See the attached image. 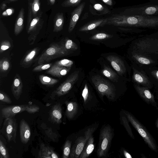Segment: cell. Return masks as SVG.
Segmentation results:
<instances>
[{
	"mask_svg": "<svg viewBox=\"0 0 158 158\" xmlns=\"http://www.w3.org/2000/svg\"><path fill=\"white\" fill-rule=\"evenodd\" d=\"M64 23L63 14L58 13L56 14L53 20V30L54 32H58L63 29Z\"/></svg>",
	"mask_w": 158,
	"mask_h": 158,
	"instance_id": "cell-26",
	"label": "cell"
},
{
	"mask_svg": "<svg viewBox=\"0 0 158 158\" xmlns=\"http://www.w3.org/2000/svg\"><path fill=\"white\" fill-rule=\"evenodd\" d=\"M103 25L153 28L158 26V17L115 15L105 19Z\"/></svg>",
	"mask_w": 158,
	"mask_h": 158,
	"instance_id": "cell-1",
	"label": "cell"
},
{
	"mask_svg": "<svg viewBox=\"0 0 158 158\" xmlns=\"http://www.w3.org/2000/svg\"><path fill=\"white\" fill-rule=\"evenodd\" d=\"M0 100L1 101L7 103H11L12 101L10 98L4 92L0 91Z\"/></svg>",
	"mask_w": 158,
	"mask_h": 158,
	"instance_id": "cell-44",
	"label": "cell"
},
{
	"mask_svg": "<svg viewBox=\"0 0 158 158\" xmlns=\"http://www.w3.org/2000/svg\"><path fill=\"white\" fill-rule=\"evenodd\" d=\"M30 0H29V1H30Z\"/></svg>",
	"mask_w": 158,
	"mask_h": 158,
	"instance_id": "cell-56",
	"label": "cell"
},
{
	"mask_svg": "<svg viewBox=\"0 0 158 158\" xmlns=\"http://www.w3.org/2000/svg\"><path fill=\"white\" fill-rule=\"evenodd\" d=\"M9 2L5 1L3 2L0 5V12L5 9L7 7V3Z\"/></svg>",
	"mask_w": 158,
	"mask_h": 158,
	"instance_id": "cell-48",
	"label": "cell"
},
{
	"mask_svg": "<svg viewBox=\"0 0 158 158\" xmlns=\"http://www.w3.org/2000/svg\"><path fill=\"white\" fill-rule=\"evenodd\" d=\"M158 11V6H152L147 7L144 10L145 14L152 15Z\"/></svg>",
	"mask_w": 158,
	"mask_h": 158,
	"instance_id": "cell-43",
	"label": "cell"
},
{
	"mask_svg": "<svg viewBox=\"0 0 158 158\" xmlns=\"http://www.w3.org/2000/svg\"><path fill=\"white\" fill-rule=\"evenodd\" d=\"M24 9L22 8L17 17L15 24L14 32L16 35L20 34L23 30L24 27Z\"/></svg>",
	"mask_w": 158,
	"mask_h": 158,
	"instance_id": "cell-22",
	"label": "cell"
},
{
	"mask_svg": "<svg viewBox=\"0 0 158 158\" xmlns=\"http://www.w3.org/2000/svg\"><path fill=\"white\" fill-rule=\"evenodd\" d=\"M156 101L157 104V109L158 110V92H157L156 94Z\"/></svg>",
	"mask_w": 158,
	"mask_h": 158,
	"instance_id": "cell-52",
	"label": "cell"
},
{
	"mask_svg": "<svg viewBox=\"0 0 158 158\" xmlns=\"http://www.w3.org/2000/svg\"><path fill=\"white\" fill-rule=\"evenodd\" d=\"M96 129L94 127L89 128L85 132L84 136L79 137L77 139L71 148L69 158H79L86 142Z\"/></svg>",
	"mask_w": 158,
	"mask_h": 158,
	"instance_id": "cell-7",
	"label": "cell"
},
{
	"mask_svg": "<svg viewBox=\"0 0 158 158\" xmlns=\"http://www.w3.org/2000/svg\"><path fill=\"white\" fill-rule=\"evenodd\" d=\"M8 0L9 1H11V2H14V1H17L18 0Z\"/></svg>",
	"mask_w": 158,
	"mask_h": 158,
	"instance_id": "cell-55",
	"label": "cell"
},
{
	"mask_svg": "<svg viewBox=\"0 0 158 158\" xmlns=\"http://www.w3.org/2000/svg\"><path fill=\"white\" fill-rule=\"evenodd\" d=\"M104 3L109 6H112L113 4L112 0H101Z\"/></svg>",
	"mask_w": 158,
	"mask_h": 158,
	"instance_id": "cell-51",
	"label": "cell"
},
{
	"mask_svg": "<svg viewBox=\"0 0 158 158\" xmlns=\"http://www.w3.org/2000/svg\"><path fill=\"white\" fill-rule=\"evenodd\" d=\"M112 35L108 34L103 33H100L96 34L90 38V39L92 40H101L111 38Z\"/></svg>",
	"mask_w": 158,
	"mask_h": 158,
	"instance_id": "cell-37",
	"label": "cell"
},
{
	"mask_svg": "<svg viewBox=\"0 0 158 158\" xmlns=\"http://www.w3.org/2000/svg\"><path fill=\"white\" fill-rule=\"evenodd\" d=\"M64 49L68 54L78 49L77 45L72 40L66 38L61 44Z\"/></svg>",
	"mask_w": 158,
	"mask_h": 158,
	"instance_id": "cell-28",
	"label": "cell"
},
{
	"mask_svg": "<svg viewBox=\"0 0 158 158\" xmlns=\"http://www.w3.org/2000/svg\"><path fill=\"white\" fill-rule=\"evenodd\" d=\"M14 11V10L12 8H8L4 11L2 14L0 15L1 18H2V17L10 15L13 14Z\"/></svg>",
	"mask_w": 158,
	"mask_h": 158,
	"instance_id": "cell-47",
	"label": "cell"
},
{
	"mask_svg": "<svg viewBox=\"0 0 158 158\" xmlns=\"http://www.w3.org/2000/svg\"><path fill=\"white\" fill-rule=\"evenodd\" d=\"M23 84L20 76L16 74L15 76L11 85V91L14 97L18 100L22 93Z\"/></svg>",
	"mask_w": 158,
	"mask_h": 158,
	"instance_id": "cell-18",
	"label": "cell"
},
{
	"mask_svg": "<svg viewBox=\"0 0 158 158\" xmlns=\"http://www.w3.org/2000/svg\"><path fill=\"white\" fill-rule=\"evenodd\" d=\"M71 142L69 140H67L65 143L63 148V158H69L71 152Z\"/></svg>",
	"mask_w": 158,
	"mask_h": 158,
	"instance_id": "cell-33",
	"label": "cell"
},
{
	"mask_svg": "<svg viewBox=\"0 0 158 158\" xmlns=\"http://www.w3.org/2000/svg\"><path fill=\"white\" fill-rule=\"evenodd\" d=\"M123 112L129 122L142 137L148 147L152 151L157 152L158 146L146 128L131 113L123 110Z\"/></svg>",
	"mask_w": 158,
	"mask_h": 158,
	"instance_id": "cell-2",
	"label": "cell"
},
{
	"mask_svg": "<svg viewBox=\"0 0 158 158\" xmlns=\"http://www.w3.org/2000/svg\"><path fill=\"white\" fill-rule=\"evenodd\" d=\"M10 63L7 59L3 58L0 60V70L1 72L7 71L10 67Z\"/></svg>",
	"mask_w": 158,
	"mask_h": 158,
	"instance_id": "cell-36",
	"label": "cell"
},
{
	"mask_svg": "<svg viewBox=\"0 0 158 158\" xmlns=\"http://www.w3.org/2000/svg\"><path fill=\"white\" fill-rule=\"evenodd\" d=\"M120 120L123 126L128 135L132 139H135L134 136L129 124V122L124 113L123 114L121 115Z\"/></svg>",
	"mask_w": 158,
	"mask_h": 158,
	"instance_id": "cell-32",
	"label": "cell"
},
{
	"mask_svg": "<svg viewBox=\"0 0 158 158\" xmlns=\"http://www.w3.org/2000/svg\"><path fill=\"white\" fill-rule=\"evenodd\" d=\"M19 133L22 143H27L30 138L31 131L29 125L24 119H22L20 123Z\"/></svg>",
	"mask_w": 158,
	"mask_h": 158,
	"instance_id": "cell-16",
	"label": "cell"
},
{
	"mask_svg": "<svg viewBox=\"0 0 158 158\" xmlns=\"http://www.w3.org/2000/svg\"><path fill=\"white\" fill-rule=\"evenodd\" d=\"M66 105L65 115L70 119H73L77 114L78 110L77 103L75 102L66 101Z\"/></svg>",
	"mask_w": 158,
	"mask_h": 158,
	"instance_id": "cell-24",
	"label": "cell"
},
{
	"mask_svg": "<svg viewBox=\"0 0 158 158\" xmlns=\"http://www.w3.org/2000/svg\"><path fill=\"white\" fill-rule=\"evenodd\" d=\"M123 153L124 156L126 158H132V157L131 154L125 149L123 150Z\"/></svg>",
	"mask_w": 158,
	"mask_h": 158,
	"instance_id": "cell-49",
	"label": "cell"
},
{
	"mask_svg": "<svg viewBox=\"0 0 158 158\" xmlns=\"http://www.w3.org/2000/svg\"><path fill=\"white\" fill-rule=\"evenodd\" d=\"M11 45L10 42L7 40L1 42L0 45V53H2L10 48Z\"/></svg>",
	"mask_w": 158,
	"mask_h": 158,
	"instance_id": "cell-40",
	"label": "cell"
},
{
	"mask_svg": "<svg viewBox=\"0 0 158 158\" xmlns=\"http://www.w3.org/2000/svg\"><path fill=\"white\" fill-rule=\"evenodd\" d=\"M28 11L30 12L33 18L37 17L41 12L40 11V0L29 1Z\"/></svg>",
	"mask_w": 158,
	"mask_h": 158,
	"instance_id": "cell-25",
	"label": "cell"
},
{
	"mask_svg": "<svg viewBox=\"0 0 158 158\" xmlns=\"http://www.w3.org/2000/svg\"><path fill=\"white\" fill-rule=\"evenodd\" d=\"M91 80L96 89L101 96H105L110 100L114 99L116 90L112 84L98 75L93 76Z\"/></svg>",
	"mask_w": 158,
	"mask_h": 158,
	"instance_id": "cell-5",
	"label": "cell"
},
{
	"mask_svg": "<svg viewBox=\"0 0 158 158\" xmlns=\"http://www.w3.org/2000/svg\"><path fill=\"white\" fill-rule=\"evenodd\" d=\"M132 57L136 62L143 64L149 65L155 62L154 60L148 56L135 52H133Z\"/></svg>",
	"mask_w": 158,
	"mask_h": 158,
	"instance_id": "cell-27",
	"label": "cell"
},
{
	"mask_svg": "<svg viewBox=\"0 0 158 158\" xmlns=\"http://www.w3.org/2000/svg\"><path fill=\"white\" fill-rule=\"evenodd\" d=\"M133 52L148 56L158 55V40L146 38L139 40L134 44Z\"/></svg>",
	"mask_w": 158,
	"mask_h": 158,
	"instance_id": "cell-3",
	"label": "cell"
},
{
	"mask_svg": "<svg viewBox=\"0 0 158 158\" xmlns=\"http://www.w3.org/2000/svg\"><path fill=\"white\" fill-rule=\"evenodd\" d=\"M134 88L140 97L147 104L151 105L157 109V106L154 96L147 87L135 84Z\"/></svg>",
	"mask_w": 158,
	"mask_h": 158,
	"instance_id": "cell-10",
	"label": "cell"
},
{
	"mask_svg": "<svg viewBox=\"0 0 158 158\" xmlns=\"http://www.w3.org/2000/svg\"><path fill=\"white\" fill-rule=\"evenodd\" d=\"M85 5V3L84 2L81 3L72 13L68 28L69 32H71L74 28L83 10Z\"/></svg>",
	"mask_w": 158,
	"mask_h": 158,
	"instance_id": "cell-17",
	"label": "cell"
},
{
	"mask_svg": "<svg viewBox=\"0 0 158 158\" xmlns=\"http://www.w3.org/2000/svg\"><path fill=\"white\" fill-rule=\"evenodd\" d=\"M62 108L60 103H56L51 108L49 112V119L55 124H59L62 122Z\"/></svg>",
	"mask_w": 158,
	"mask_h": 158,
	"instance_id": "cell-14",
	"label": "cell"
},
{
	"mask_svg": "<svg viewBox=\"0 0 158 158\" xmlns=\"http://www.w3.org/2000/svg\"><path fill=\"white\" fill-rule=\"evenodd\" d=\"M39 107L35 104L27 105L26 111L29 113L32 114L39 111Z\"/></svg>",
	"mask_w": 158,
	"mask_h": 158,
	"instance_id": "cell-42",
	"label": "cell"
},
{
	"mask_svg": "<svg viewBox=\"0 0 158 158\" xmlns=\"http://www.w3.org/2000/svg\"><path fill=\"white\" fill-rule=\"evenodd\" d=\"M52 65V63L45 64H40L34 68L33 72H40L49 69Z\"/></svg>",
	"mask_w": 158,
	"mask_h": 158,
	"instance_id": "cell-39",
	"label": "cell"
},
{
	"mask_svg": "<svg viewBox=\"0 0 158 158\" xmlns=\"http://www.w3.org/2000/svg\"><path fill=\"white\" fill-rule=\"evenodd\" d=\"M0 158H10L7 149L1 139L0 140Z\"/></svg>",
	"mask_w": 158,
	"mask_h": 158,
	"instance_id": "cell-34",
	"label": "cell"
},
{
	"mask_svg": "<svg viewBox=\"0 0 158 158\" xmlns=\"http://www.w3.org/2000/svg\"><path fill=\"white\" fill-rule=\"evenodd\" d=\"M27 106L21 105L5 107L1 109L2 116L5 118L14 117L16 114L26 111Z\"/></svg>",
	"mask_w": 158,
	"mask_h": 158,
	"instance_id": "cell-11",
	"label": "cell"
},
{
	"mask_svg": "<svg viewBox=\"0 0 158 158\" xmlns=\"http://www.w3.org/2000/svg\"><path fill=\"white\" fill-rule=\"evenodd\" d=\"M17 127L16 120L14 117L5 118L1 131L8 141L16 143Z\"/></svg>",
	"mask_w": 158,
	"mask_h": 158,
	"instance_id": "cell-8",
	"label": "cell"
},
{
	"mask_svg": "<svg viewBox=\"0 0 158 158\" xmlns=\"http://www.w3.org/2000/svg\"><path fill=\"white\" fill-rule=\"evenodd\" d=\"M29 0H28V1H29Z\"/></svg>",
	"mask_w": 158,
	"mask_h": 158,
	"instance_id": "cell-57",
	"label": "cell"
},
{
	"mask_svg": "<svg viewBox=\"0 0 158 158\" xmlns=\"http://www.w3.org/2000/svg\"><path fill=\"white\" fill-rule=\"evenodd\" d=\"M94 8L96 10L104 14L107 13L109 10L105 8L102 5L99 3H96L93 6Z\"/></svg>",
	"mask_w": 158,
	"mask_h": 158,
	"instance_id": "cell-41",
	"label": "cell"
},
{
	"mask_svg": "<svg viewBox=\"0 0 158 158\" xmlns=\"http://www.w3.org/2000/svg\"><path fill=\"white\" fill-rule=\"evenodd\" d=\"M155 125L158 131V118H157L156 121Z\"/></svg>",
	"mask_w": 158,
	"mask_h": 158,
	"instance_id": "cell-53",
	"label": "cell"
},
{
	"mask_svg": "<svg viewBox=\"0 0 158 158\" xmlns=\"http://www.w3.org/2000/svg\"><path fill=\"white\" fill-rule=\"evenodd\" d=\"M79 76L78 71H75L73 73L55 90L56 94L60 96L67 94L78 80Z\"/></svg>",
	"mask_w": 158,
	"mask_h": 158,
	"instance_id": "cell-9",
	"label": "cell"
},
{
	"mask_svg": "<svg viewBox=\"0 0 158 158\" xmlns=\"http://www.w3.org/2000/svg\"><path fill=\"white\" fill-rule=\"evenodd\" d=\"M94 139L92 135L86 142L80 155L79 158H88L94 151Z\"/></svg>",
	"mask_w": 158,
	"mask_h": 158,
	"instance_id": "cell-23",
	"label": "cell"
},
{
	"mask_svg": "<svg viewBox=\"0 0 158 158\" xmlns=\"http://www.w3.org/2000/svg\"><path fill=\"white\" fill-rule=\"evenodd\" d=\"M113 131L109 125L101 129L99 135V141L97 150V155L99 157L107 156L113 137Z\"/></svg>",
	"mask_w": 158,
	"mask_h": 158,
	"instance_id": "cell-4",
	"label": "cell"
},
{
	"mask_svg": "<svg viewBox=\"0 0 158 158\" xmlns=\"http://www.w3.org/2000/svg\"><path fill=\"white\" fill-rule=\"evenodd\" d=\"M71 68L60 66L54 64L46 72V73L53 76L61 77L66 75L70 70Z\"/></svg>",
	"mask_w": 158,
	"mask_h": 158,
	"instance_id": "cell-19",
	"label": "cell"
},
{
	"mask_svg": "<svg viewBox=\"0 0 158 158\" xmlns=\"http://www.w3.org/2000/svg\"><path fill=\"white\" fill-rule=\"evenodd\" d=\"M39 51L38 48H34L30 51L21 60L20 62L21 66L25 68L29 67L32 63Z\"/></svg>",
	"mask_w": 158,
	"mask_h": 158,
	"instance_id": "cell-21",
	"label": "cell"
},
{
	"mask_svg": "<svg viewBox=\"0 0 158 158\" xmlns=\"http://www.w3.org/2000/svg\"><path fill=\"white\" fill-rule=\"evenodd\" d=\"M50 3L51 5H53L54 4L55 2V0H49Z\"/></svg>",
	"mask_w": 158,
	"mask_h": 158,
	"instance_id": "cell-54",
	"label": "cell"
},
{
	"mask_svg": "<svg viewBox=\"0 0 158 158\" xmlns=\"http://www.w3.org/2000/svg\"><path fill=\"white\" fill-rule=\"evenodd\" d=\"M42 12L36 17L33 18L29 23L27 25L26 30L28 34L37 35L38 31L41 28L44 23L42 19Z\"/></svg>",
	"mask_w": 158,
	"mask_h": 158,
	"instance_id": "cell-12",
	"label": "cell"
},
{
	"mask_svg": "<svg viewBox=\"0 0 158 158\" xmlns=\"http://www.w3.org/2000/svg\"><path fill=\"white\" fill-rule=\"evenodd\" d=\"M89 90L87 85L86 84L82 91V96L83 97L84 102L86 103L89 97Z\"/></svg>",
	"mask_w": 158,
	"mask_h": 158,
	"instance_id": "cell-45",
	"label": "cell"
},
{
	"mask_svg": "<svg viewBox=\"0 0 158 158\" xmlns=\"http://www.w3.org/2000/svg\"><path fill=\"white\" fill-rule=\"evenodd\" d=\"M133 81L136 84L151 89L152 85L148 78L141 72L134 69L132 77Z\"/></svg>",
	"mask_w": 158,
	"mask_h": 158,
	"instance_id": "cell-15",
	"label": "cell"
},
{
	"mask_svg": "<svg viewBox=\"0 0 158 158\" xmlns=\"http://www.w3.org/2000/svg\"><path fill=\"white\" fill-rule=\"evenodd\" d=\"M39 79L40 83L47 86H52L57 83L59 80L51 77L42 74L39 76Z\"/></svg>",
	"mask_w": 158,
	"mask_h": 158,
	"instance_id": "cell-31",
	"label": "cell"
},
{
	"mask_svg": "<svg viewBox=\"0 0 158 158\" xmlns=\"http://www.w3.org/2000/svg\"><path fill=\"white\" fill-rule=\"evenodd\" d=\"M152 75L158 80V70H154L151 72Z\"/></svg>",
	"mask_w": 158,
	"mask_h": 158,
	"instance_id": "cell-50",
	"label": "cell"
},
{
	"mask_svg": "<svg viewBox=\"0 0 158 158\" xmlns=\"http://www.w3.org/2000/svg\"><path fill=\"white\" fill-rule=\"evenodd\" d=\"M106 58L119 74L122 75L126 72V68L124 63L119 57L115 56L109 55Z\"/></svg>",
	"mask_w": 158,
	"mask_h": 158,
	"instance_id": "cell-13",
	"label": "cell"
},
{
	"mask_svg": "<svg viewBox=\"0 0 158 158\" xmlns=\"http://www.w3.org/2000/svg\"><path fill=\"white\" fill-rule=\"evenodd\" d=\"M39 158H58V155L53 149L43 143L41 144L38 154Z\"/></svg>",
	"mask_w": 158,
	"mask_h": 158,
	"instance_id": "cell-20",
	"label": "cell"
},
{
	"mask_svg": "<svg viewBox=\"0 0 158 158\" xmlns=\"http://www.w3.org/2000/svg\"><path fill=\"white\" fill-rule=\"evenodd\" d=\"M82 0H66L61 4L62 6L65 7L73 6L78 5Z\"/></svg>",
	"mask_w": 158,
	"mask_h": 158,
	"instance_id": "cell-38",
	"label": "cell"
},
{
	"mask_svg": "<svg viewBox=\"0 0 158 158\" xmlns=\"http://www.w3.org/2000/svg\"><path fill=\"white\" fill-rule=\"evenodd\" d=\"M68 55L61 44H52L40 55L38 63L39 65L42 64L53 59Z\"/></svg>",
	"mask_w": 158,
	"mask_h": 158,
	"instance_id": "cell-6",
	"label": "cell"
},
{
	"mask_svg": "<svg viewBox=\"0 0 158 158\" xmlns=\"http://www.w3.org/2000/svg\"><path fill=\"white\" fill-rule=\"evenodd\" d=\"M46 134L50 138H51L53 140H55L57 137V135L52 131L51 128H48L45 131Z\"/></svg>",
	"mask_w": 158,
	"mask_h": 158,
	"instance_id": "cell-46",
	"label": "cell"
},
{
	"mask_svg": "<svg viewBox=\"0 0 158 158\" xmlns=\"http://www.w3.org/2000/svg\"><path fill=\"white\" fill-rule=\"evenodd\" d=\"M73 62L72 60L67 59H63L56 61L54 64L62 67L71 68Z\"/></svg>",
	"mask_w": 158,
	"mask_h": 158,
	"instance_id": "cell-35",
	"label": "cell"
},
{
	"mask_svg": "<svg viewBox=\"0 0 158 158\" xmlns=\"http://www.w3.org/2000/svg\"><path fill=\"white\" fill-rule=\"evenodd\" d=\"M102 73L111 81L115 82L118 81V77L117 74L108 67L105 66L102 70Z\"/></svg>",
	"mask_w": 158,
	"mask_h": 158,
	"instance_id": "cell-30",
	"label": "cell"
},
{
	"mask_svg": "<svg viewBox=\"0 0 158 158\" xmlns=\"http://www.w3.org/2000/svg\"><path fill=\"white\" fill-rule=\"evenodd\" d=\"M104 19H100L90 22L81 27L79 31H84L93 30L98 26L101 27Z\"/></svg>",
	"mask_w": 158,
	"mask_h": 158,
	"instance_id": "cell-29",
	"label": "cell"
}]
</instances>
